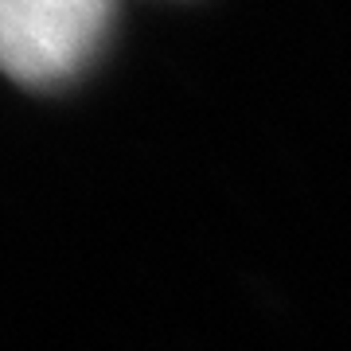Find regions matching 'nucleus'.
Listing matches in <instances>:
<instances>
[{"instance_id": "nucleus-1", "label": "nucleus", "mask_w": 351, "mask_h": 351, "mask_svg": "<svg viewBox=\"0 0 351 351\" xmlns=\"http://www.w3.org/2000/svg\"><path fill=\"white\" fill-rule=\"evenodd\" d=\"M113 0H0V71L27 86H59L94 63Z\"/></svg>"}]
</instances>
